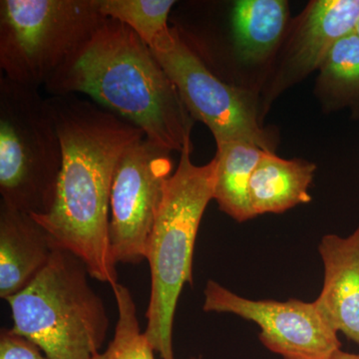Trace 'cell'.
<instances>
[{"instance_id":"1","label":"cell","mask_w":359,"mask_h":359,"mask_svg":"<svg viewBox=\"0 0 359 359\" xmlns=\"http://www.w3.org/2000/svg\"><path fill=\"white\" fill-rule=\"evenodd\" d=\"M61 145L62 168L48 214L33 217L59 249L85 264L89 276L118 283L111 252L110 197L125 151L145 138L138 127L75 94L48 98Z\"/></svg>"},{"instance_id":"2","label":"cell","mask_w":359,"mask_h":359,"mask_svg":"<svg viewBox=\"0 0 359 359\" xmlns=\"http://www.w3.org/2000/svg\"><path fill=\"white\" fill-rule=\"evenodd\" d=\"M52 95L82 93L170 152L192 150L193 117L152 49L107 18L44 85Z\"/></svg>"},{"instance_id":"3","label":"cell","mask_w":359,"mask_h":359,"mask_svg":"<svg viewBox=\"0 0 359 359\" xmlns=\"http://www.w3.org/2000/svg\"><path fill=\"white\" fill-rule=\"evenodd\" d=\"M191 151L181 153L176 171L168 179L146 250L151 295L144 334L162 359H175V311L184 285H193L198 231L205 208L214 200L217 161L197 166Z\"/></svg>"},{"instance_id":"4","label":"cell","mask_w":359,"mask_h":359,"mask_svg":"<svg viewBox=\"0 0 359 359\" xmlns=\"http://www.w3.org/2000/svg\"><path fill=\"white\" fill-rule=\"evenodd\" d=\"M87 275L76 256L57 248L39 275L7 299L11 330L49 359H92L101 353L109 318Z\"/></svg>"},{"instance_id":"5","label":"cell","mask_w":359,"mask_h":359,"mask_svg":"<svg viewBox=\"0 0 359 359\" xmlns=\"http://www.w3.org/2000/svg\"><path fill=\"white\" fill-rule=\"evenodd\" d=\"M62 159L48 99L39 89L0 77L1 202L33 217L48 214Z\"/></svg>"},{"instance_id":"6","label":"cell","mask_w":359,"mask_h":359,"mask_svg":"<svg viewBox=\"0 0 359 359\" xmlns=\"http://www.w3.org/2000/svg\"><path fill=\"white\" fill-rule=\"evenodd\" d=\"M106 20L99 0H1L2 76L39 89Z\"/></svg>"},{"instance_id":"7","label":"cell","mask_w":359,"mask_h":359,"mask_svg":"<svg viewBox=\"0 0 359 359\" xmlns=\"http://www.w3.org/2000/svg\"><path fill=\"white\" fill-rule=\"evenodd\" d=\"M151 49L193 119L207 125L217 144L244 141L273 152L252 99L217 77L177 28H170Z\"/></svg>"},{"instance_id":"8","label":"cell","mask_w":359,"mask_h":359,"mask_svg":"<svg viewBox=\"0 0 359 359\" xmlns=\"http://www.w3.org/2000/svg\"><path fill=\"white\" fill-rule=\"evenodd\" d=\"M171 152L147 138L130 146L118 163L110 197L109 237L116 264H140L172 176Z\"/></svg>"},{"instance_id":"9","label":"cell","mask_w":359,"mask_h":359,"mask_svg":"<svg viewBox=\"0 0 359 359\" xmlns=\"http://www.w3.org/2000/svg\"><path fill=\"white\" fill-rule=\"evenodd\" d=\"M207 313H233L257 323L259 340L283 359H332L341 342L314 302L252 301L209 280L204 290Z\"/></svg>"},{"instance_id":"10","label":"cell","mask_w":359,"mask_h":359,"mask_svg":"<svg viewBox=\"0 0 359 359\" xmlns=\"http://www.w3.org/2000/svg\"><path fill=\"white\" fill-rule=\"evenodd\" d=\"M318 250L325 280L314 304L337 334L359 346V226L348 237L325 236Z\"/></svg>"},{"instance_id":"11","label":"cell","mask_w":359,"mask_h":359,"mask_svg":"<svg viewBox=\"0 0 359 359\" xmlns=\"http://www.w3.org/2000/svg\"><path fill=\"white\" fill-rule=\"evenodd\" d=\"M56 249L32 215L0 203V297L7 301L27 287Z\"/></svg>"},{"instance_id":"12","label":"cell","mask_w":359,"mask_h":359,"mask_svg":"<svg viewBox=\"0 0 359 359\" xmlns=\"http://www.w3.org/2000/svg\"><path fill=\"white\" fill-rule=\"evenodd\" d=\"M316 165L302 160H285L264 151L250 183V199L255 216L280 214L311 202L309 186Z\"/></svg>"},{"instance_id":"13","label":"cell","mask_w":359,"mask_h":359,"mask_svg":"<svg viewBox=\"0 0 359 359\" xmlns=\"http://www.w3.org/2000/svg\"><path fill=\"white\" fill-rule=\"evenodd\" d=\"M359 0H318L311 2L302 21L294 59L302 69L320 68L328 51L339 40L355 32Z\"/></svg>"},{"instance_id":"14","label":"cell","mask_w":359,"mask_h":359,"mask_svg":"<svg viewBox=\"0 0 359 359\" xmlns=\"http://www.w3.org/2000/svg\"><path fill=\"white\" fill-rule=\"evenodd\" d=\"M264 150L244 141L217 144L214 200L235 221L256 218L250 199V183Z\"/></svg>"},{"instance_id":"15","label":"cell","mask_w":359,"mask_h":359,"mask_svg":"<svg viewBox=\"0 0 359 359\" xmlns=\"http://www.w3.org/2000/svg\"><path fill=\"white\" fill-rule=\"evenodd\" d=\"M283 0H240L231 14L233 40L238 55L257 61L268 55L282 36L287 23Z\"/></svg>"},{"instance_id":"16","label":"cell","mask_w":359,"mask_h":359,"mask_svg":"<svg viewBox=\"0 0 359 359\" xmlns=\"http://www.w3.org/2000/svg\"><path fill=\"white\" fill-rule=\"evenodd\" d=\"M174 0H99L106 18L127 26L149 47L170 30L168 18Z\"/></svg>"},{"instance_id":"17","label":"cell","mask_w":359,"mask_h":359,"mask_svg":"<svg viewBox=\"0 0 359 359\" xmlns=\"http://www.w3.org/2000/svg\"><path fill=\"white\" fill-rule=\"evenodd\" d=\"M112 290L118 311L114 337L107 348L92 359H156L154 349L141 332L131 292L119 283Z\"/></svg>"},{"instance_id":"18","label":"cell","mask_w":359,"mask_h":359,"mask_svg":"<svg viewBox=\"0 0 359 359\" xmlns=\"http://www.w3.org/2000/svg\"><path fill=\"white\" fill-rule=\"evenodd\" d=\"M320 69L339 95L349 102H359V37L355 32L332 47Z\"/></svg>"},{"instance_id":"19","label":"cell","mask_w":359,"mask_h":359,"mask_svg":"<svg viewBox=\"0 0 359 359\" xmlns=\"http://www.w3.org/2000/svg\"><path fill=\"white\" fill-rule=\"evenodd\" d=\"M0 359H49L30 340L2 328L0 332Z\"/></svg>"},{"instance_id":"20","label":"cell","mask_w":359,"mask_h":359,"mask_svg":"<svg viewBox=\"0 0 359 359\" xmlns=\"http://www.w3.org/2000/svg\"><path fill=\"white\" fill-rule=\"evenodd\" d=\"M332 359H359V354L346 353L339 349L334 354Z\"/></svg>"},{"instance_id":"21","label":"cell","mask_w":359,"mask_h":359,"mask_svg":"<svg viewBox=\"0 0 359 359\" xmlns=\"http://www.w3.org/2000/svg\"><path fill=\"white\" fill-rule=\"evenodd\" d=\"M355 32H356V34H358V36L359 37V21L358 23V26H356Z\"/></svg>"},{"instance_id":"22","label":"cell","mask_w":359,"mask_h":359,"mask_svg":"<svg viewBox=\"0 0 359 359\" xmlns=\"http://www.w3.org/2000/svg\"><path fill=\"white\" fill-rule=\"evenodd\" d=\"M190 359H200V358H190Z\"/></svg>"}]
</instances>
